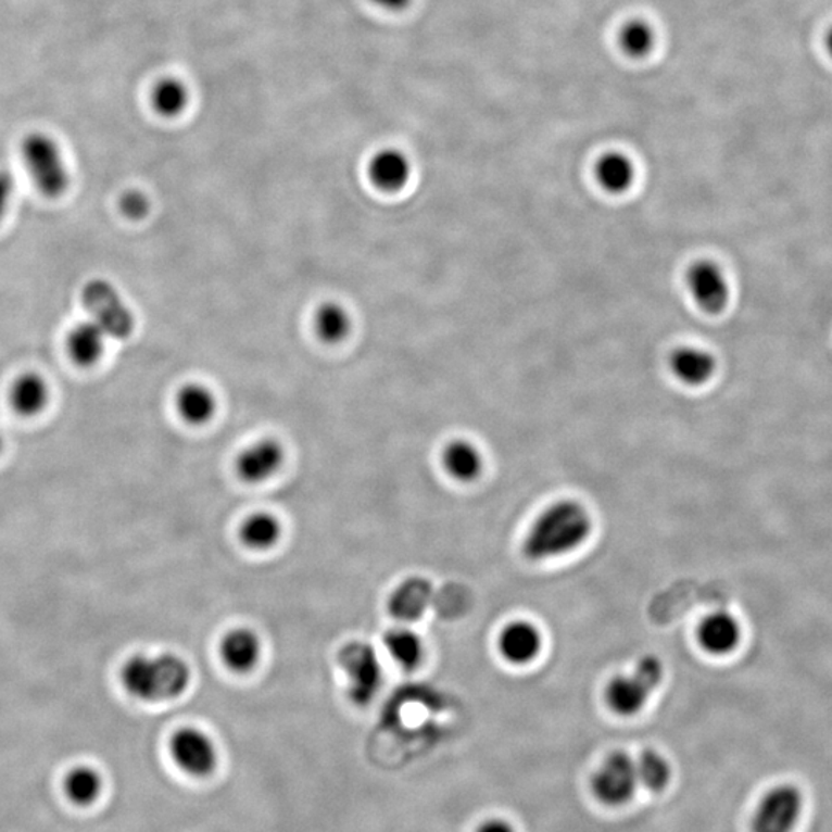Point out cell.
Here are the masks:
<instances>
[{
    "label": "cell",
    "mask_w": 832,
    "mask_h": 832,
    "mask_svg": "<svg viewBox=\"0 0 832 832\" xmlns=\"http://www.w3.org/2000/svg\"><path fill=\"white\" fill-rule=\"evenodd\" d=\"M3 447H5V443H3V438L0 436V455H2Z\"/></svg>",
    "instance_id": "cell-35"
},
{
    "label": "cell",
    "mask_w": 832,
    "mask_h": 832,
    "mask_svg": "<svg viewBox=\"0 0 832 832\" xmlns=\"http://www.w3.org/2000/svg\"><path fill=\"white\" fill-rule=\"evenodd\" d=\"M636 776L640 786L650 793L658 794L666 791L672 780V767L668 758L655 749H644L635 758Z\"/></svg>",
    "instance_id": "cell-26"
},
{
    "label": "cell",
    "mask_w": 832,
    "mask_h": 832,
    "mask_svg": "<svg viewBox=\"0 0 832 832\" xmlns=\"http://www.w3.org/2000/svg\"><path fill=\"white\" fill-rule=\"evenodd\" d=\"M639 786L635 758L623 751H615L596 769L591 787L600 804L609 808H620L631 804Z\"/></svg>",
    "instance_id": "cell-6"
},
{
    "label": "cell",
    "mask_w": 832,
    "mask_h": 832,
    "mask_svg": "<svg viewBox=\"0 0 832 832\" xmlns=\"http://www.w3.org/2000/svg\"><path fill=\"white\" fill-rule=\"evenodd\" d=\"M371 2L381 9L398 11L406 9L411 0H371Z\"/></svg>",
    "instance_id": "cell-33"
},
{
    "label": "cell",
    "mask_w": 832,
    "mask_h": 832,
    "mask_svg": "<svg viewBox=\"0 0 832 832\" xmlns=\"http://www.w3.org/2000/svg\"><path fill=\"white\" fill-rule=\"evenodd\" d=\"M218 654L227 671L247 676L263 660L264 644L256 631L247 626L231 628L220 639Z\"/></svg>",
    "instance_id": "cell-12"
},
{
    "label": "cell",
    "mask_w": 832,
    "mask_h": 832,
    "mask_svg": "<svg viewBox=\"0 0 832 832\" xmlns=\"http://www.w3.org/2000/svg\"><path fill=\"white\" fill-rule=\"evenodd\" d=\"M193 672L178 654H135L121 666L119 681L125 694L142 703H165L189 691Z\"/></svg>",
    "instance_id": "cell-2"
},
{
    "label": "cell",
    "mask_w": 832,
    "mask_h": 832,
    "mask_svg": "<svg viewBox=\"0 0 832 832\" xmlns=\"http://www.w3.org/2000/svg\"><path fill=\"white\" fill-rule=\"evenodd\" d=\"M168 753L180 771L194 779H205L218 768L219 753L215 740L201 728L184 727L173 732Z\"/></svg>",
    "instance_id": "cell-8"
},
{
    "label": "cell",
    "mask_w": 832,
    "mask_h": 832,
    "mask_svg": "<svg viewBox=\"0 0 832 832\" xmlns=\"http://www.w3.org/2000/svg\"><path fill=\"white\" fill-rule=\"evenodd\" d=\"M285 535V526L275 514L256 510L247 515L238 528L242 546L253 552H267L278 546Z\"/></svg>",
    "instance_id": "cell-15"
},
{
    "label": "cell",
    "mask_w": 832,
    "mask_h": 832,
    "mask_svg": "<svg viewBox=\"0 0 832 832\" xmlns=\"http://www.w3.org/2000/svg\"><path fill=\"white\" fill-rule=\"evenodd\" d=\"M152 104L161 116H179L189 105V90L175 77H165L153 88Z\"/></svg>",
    "instance_id": "cell-27"
},
{
    "label": "cell",
    "mask_w": 832,
    "mask_h": 832,
    "mask_svg": "<svg viewBox=\"0 0 832 832\" xmlns=\"http://www.w3.org/2000/svg\"><path fill=\"white\" fill-rule=\"evenodd\" d=\"M21 154L40 193L62 197L70 187V173L58 142L42 131L28 133L21 142Z\"/></svg>",
    "instance_id": "cell-3"
},
{
    "label": "cell",
    "mask_w": 832,
    "mask_h": 832,
    "mask_svg": "<svg viewBox=\"0 0 832 832\" xmlns=\"http://www.w3.org/2000/svg\"><path fill=\"white\" fill-rule=\"evenodd\" d=\"M382 646L390 660L404 671H414L425 661L426 644L421 635L407 625L390 628L382 636Z\"/></svg>",
    "instance_id": "cell-17"
},
{
    "label": "cell",
    "mask_w": 832,
    "mask_h": 832,
    "mask_svg": "<svg viewBox=\"0 0 832 832\" xmlns=\"http://www.w3.org/2000/svg\"><path fill=\"white\" fill-rule=\"evenodd\" d=\"M432 588L425 578H407L390 595L388 607L393 618L407 625L426 613Z\"/></svg>",
    "instance_id": "cell-16"
},
{
    "label": "cell",
    "mask_w": 832,
    "mask_h": 832,
    "mask_svg": "<svg viewBox=\"0 0 832 832\" xmlns=\"http://www.w3.org/2000/svg\"><path fill=\"white\" fill-rule=\"evenodd\" d=\"M475 832H517V830L509 820L503 819V817H491V819L478 824Z\"/></svg>",
    "instance_id": "cell-32"
},
{
    "label": "cell",
    "mask_w": 832,
    "mask_h": 832,
    "mask_svg": "<svg viewBox=\"0 0 832 832\" xmlns=\"http://www.w3.org/2000/svg\"><path fill=\"white\" fill-rule=\"evenodd\" d=\"M595 176L603 190L621 194L634 184L635 167L626 154L609 152L596 162Z\"/></svg>",
    "instance_id": "cell-25"
},
{
    "label": "cell",
    "mask_w": 832,
    "mask_h": 832,
    "mask_svg": "<svg viewBox=\"0 0 832 832\" xmlns=\"http://www.w3.org/2000/svg\"><path fill=\"white\" fill-rule=\"evenodd\" d=\"M411 161L403 152L395 149L381 150L371 157L369 176L378 189L398 191L403 189L411 178Z\"/></svg>",
    "instance_id": "cell-19"
},
{
    "label": "cell",
    "mask_w": 832,
    "mask_h": 832,
    "mask_svg": "<svg viewBox=\"0 0 832 832\" xmlns=\"http://www.w3.org/2000/svg\"><path fill=\"white\" fill-rule=\"evenodd\" d=\"M14 193V178L9 171H0V220L5 216L7 210Z\"/></svg>",
    "instance_id": "cell-31"
},
{
    "label": "cell",
    "mask_w": 832,
    "mask_h": 832,
    "mask_svg": "<svg viewBox=\"0 0 832 832\" xmlns=\"http://www.w3.org/2000/svg\"><path fill=\"white\" fill-rule=\"evenodd\" d=\"M352 319L348 311L337 303H326L315 315V330L326 342H340L351 331Z\"/></svg>",
    "instance_id": "cell-28"
},
{
    "label": "cell",
    "mask_w": 832,
    "mask_h": 832,
    "mask_svg": "<svg viewBox=\"0 0 832 832\" xmlns=\"http://www.w3.org/2000/svg\"><path fill=\"white\" fill-rule=\"evenodd\" d=\"M827 48H828V53H830L832 56V28L830 29V33H828V36H827Z\"/></svg>",
    "instance_id": "cell-34"
},
{
    "label": "cell",
    "mask_w": 832,
    "mask_h": 832,
    "mask_svg": "<svg viewBox=\"0 0 832 832\" xmlns=\"http://www.w3.org/2000/svg\"><path fill=\"white\" fill-rule=\"evenodd\" d=\"M804 794L791 783L771 787L758 801L751 832H794L804 812Z\"/></svg>",
    "instance_id": "cell-7"
},
{
    "label": "cell",
    "mask_w": 832,
    "mask_h": 832,
    "mask_svg": "<svg viewBox=\"0 0 832 832\" xmlns=\"http://www.w3.org/2000/svg\"><path fill=\"white\" fill-rule=\"evenodd\" d=\"M83 303L91 322L105 331L106 337L124 340L133 330L131 313L119 293L105 279H91L83 289Z\"/></svg>",
    "instance_id": "cell-9"
},
{
    "label": "cell",
    "mask_w": 832,
    "mask_h": 832,
    "mask_svg": "<svg viewBox=\"0 0 832 832\" xmlns=\"http://www.w3.org/2000/svg\"><path fill=\"white\" fill-rule=\"evenodd\" d=\"M742 640V626L734 615L717 610L709 614L698 628V643L706 653L723 657L738 650Z\"/></svg>",
    "instance_id": "cell-14"
},
{
    "label": "cell",
    "mask_w": 832,
    "mask_h": 832,
    "mask_svg": "<svg viewBox=\"0 0 832 832\" xmlns=\"http://www.w3.org/2000/svg\"><path fill=\"white\" fill-rule=\"evenodd\" d=\"M48 400L50 395L46 379L36 374L22 375L11 388V407L27 418L39 415L47 407Z\"/></svg>",
    "instance_id": "cell-24"
},
{
    "label": "cell",
    "mask_w": 832,
    "mask_h": 832,
    "mask_svg": "<svg viewBox=\"0 0 832 832\" xmlns=\"http://www.w3.org/2000/svg\"><path fill=\"white\" fill-rule=\"evenodd\" d=\"M345 677V691L356 706H366L377 697L385 683L379 655L374 646L364 642L344 644L338 655Z\"/></svg>",
    "instance_id": "cell-5"
},
{
    "label": "cell",
    "mask_w": 832,
    "mask_h": 832,
    "mask_svg": "<svg viewBox=\"0 0 832 832\" xmlns=\"http://www.w3.org/2000/svg\"><path fill=\"white\" fill-rule=\"evenodd\" d=\"M592 532L591 514L576 500H559L546 507L530 526L522 552L530 562L559 558L583 546Z\"/></svg>",
    "instance_id": "cell-1"
},
{
    "label": "cell",
    "mask_w": 832,
    "mask_h": 832,
    "mask_svg": "<svg viewBox=\"0 0 832 832\" xmlns=\"http://www.w3.org/2000/svg\"><path fill=\"white\" fill-rule=\"evenodd\" d=\"M620 46L628 56L644 58L653 51L655 43L654 29L647 22L632 20L626 22L620 29Z\"/></svg>",
    "instance_id": "cell-29"
},
{
    "label": "cell",
    "mask_w": 832,
    "mask_h": 832,
    "mask_svg": "<svg viewBox=\"0 0 832 832\" xmlns=\"http://www.w3.org/2000/svg\"><path fill=\"white\" fill-rule=\"evenodd\" d=\"M665 669L657 657L646 655L628 676H617L606 688V703L617 716L632 717L643 710L663 681Z\"/></svg>",
    "instance_id": "cell-4"
},
{
    "label": "cell",
    "mask_w": 832,
    "mask_h": 832,
    "mask_svg": "<svg viewBox=\"0 0 832 832\" xmlns=\"http://www.w3.org/2000/svg\"><path fill=\"white\" fill-rule=\"evenodd\" d=\"M218 403L212 390L202 385H187L176 395V411L190 426H204L212 421Z\"/></svg>",
    "instance_id": "cell-22"
},
{
    "label": "cell",
    "mask_w": 832,
    "mask_h": 832,
    "mask_svg": "<svg viewBox=\"0 0 832 832\" xmlns=\"http://www.w3.org/2000/svg\"><path fill=\"white\" fill-rule=\"evenodd\" d=\"M441 462L445 474L459 482L477 480L484 467V459L477 445L466 440H454L445 445Z\"/></svg>",
    "instance_id": "cell-21"
},
{
    "label": "cell",
    "mask_w": 832,
    "mask_h": 832,
    "mask_svg": "<svg viewBox=\"0 0 832 832\" xmlns=\"http://www.w3.org/2000/svg\"><path fill=\"white\" fill-rule=\"evenodd\" d=\"M686 285L692 300L703 312L717 315L728 307L731 287L719 264L713 261L695 263L688 270Z\"/></svg>",
    "instance_id": "cell-11"
},
{
    "label": "cell",
    "mask_w": 832,
    "mask_h": 832,
    "mask_svg": "<svg viewBox=\"0 0 832 832\" xmlns=\"http://www.w3.org/2000/svg\"><path fill=\"white\" fill-rule=\"evenodd\" d=\"M64 794L77 808L93 806L104 793V777L90 765H77L64 777Z\"/></svg>",
    "instance_id": "cell-20"
},
{
    "label": "cell",
    "mask_w": 832,
    "mask_h": 832,
    "mask_svg": "<svg viewBox=\"0 0 832 832\" xmlns=\"http://www.w3.org/2000/svg\"><path fill=\"white\" fill-rule=\"evenodd\" d=\"M669 364L673 377L691 388L706 385L717 371V361L713 353L698 348L677 349Z\"/></svg>",
    "instance_id": "cell-18"
},
{
    "label": "cell",
    "mask_w": 832,
    "mask_h": 832,
    "mask_svg": "<svg viewBox=\"0 0 832 832\" xmlns=\"http://www.w3.org/2000/svg\"><path fill=\"white\" fill-rule=\"evenodd\" d=\"M105 338V331L90 319L70 331L66 349L77 366L90 367L101 360Z\"/></svg>",
    "instance_id": "cell-23"
},
{
    "label": "cell",
    "mask_w": 832,
    "mask_h": 832,
    "mask_svg": "<svg viewBox=\"0 0 832 832\" xmlns=\"http://www.w3.org/2000/svg\"><path fill=\"white\" fill-rule=\"evenodd\" d=\"M541 647H543V636L539 628L530 621H512L500 632V654L510 665H529L539 657Z\"/></svg>",
    "instance_id": "cell-13"
},
{
    "label": "cell",
    "mask_w": 832,
    "mask_h": 832,
    "mask_svg": "<svg viewBox=\"0 0 832 832\" xmlns=\"http://www.w3.org/2000/svg\"><path fill=\"white\" fill-rule=\"evenodd\" d=\"M121 212L124 213L127 218L141 219L149 213L150 204L149 199L141 191H127L119 202Z\"/></svg>",
    "instance_id": "cell-30"
},
{
    "label": "cell",
    "mask_w": 832,
    "mask_h": 832,
    "mask_svg": "<svg viewBox=\"0 0 832 832\" xmlns=\"http://www.w3.org/2000/svg\"><path fill=\"white\" fill-rule=\"evenodd\" d=\"M286 463V451L275 438H261L239 452L235 474L245 484H264L279 474Z\"/></svg>",
    "instance_id": "cell-10"
}]
</instances>
